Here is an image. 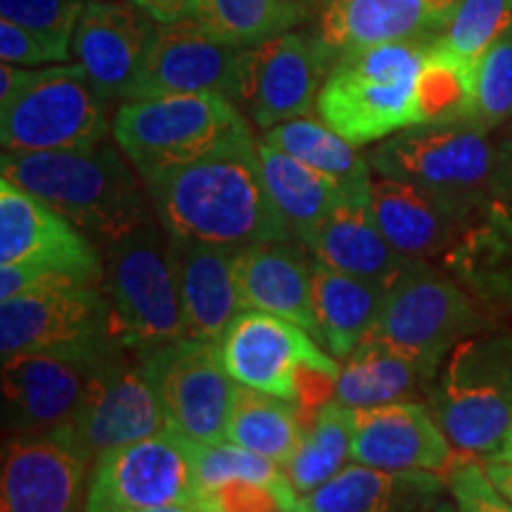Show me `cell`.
I'll return each instance as SVG.
<instances>
[{
	"label": "cell",
	"mask_w": 512,
	"mask_h": 512,
	"mask_svg": "<svg viewBox=\"0 0 512 512\" xmlns=\"http://www.w3.org/2000/svg\"><path fill=\"white\" fill-rule=\"evenodd\" d=\"M512 456V430H510V434H508V439H505V446H503V451L498 453V456L494 458V460H508Z\"/></svg>",
	"instance_id": "49"
},
{
	"label": "cell",
	"mask_w": 512,
	"mask_h": 512,
	"mask_svg": "<svg viewBox=\"0 0 512 512\" xmlns=\"http://www.w3.org/2000/svg\"><path fill=\"white\" fill-rule=\"evenodd\" d=\"M448 491L458 512H512V503L496 489L486 475V467L472 458L460 460L453 467L448 475Z\"/></svg>",
	"instance_id": "42"
},
{
	"label": "cell",
	"mask_w": 512,
	"mask_h": 512,
	"mask_svg": "<svg viewBox=\"0 0 512 512\" xmlns=\"http://www.w3.org/2000/svg\"><path fill=\"white\" fill-rule=\"evenodd\" d=\"M422 512H458L456 508V501H448V498H441L439 503H434L432 508L422 510Z\"/></svg>",
	"instance_id": "48"
},
{
	"label": "cell",
	"mask_w": 512,
	"mask_h": 512,
	"mask_svg": "<svg viewBox=\"0 0 512 512\" xmlns=\"http://www.w3.org/2000/svg\"><path fill=\"white\" fill-rule=\"evenodd\" d=\"M245 311H264L302 325L316 337L313 316V252L294 240L238 247L233 261Z\"/></svg>",
	"instance_id": "24"
},
{
	"label": "cell",
	"mask_w": 512,
	"mask_h": 512,
	"mask_svg": "<svg viewBox=\"0 0 512 512\" xmlns=\"http://www.w3.org/2000/svg\"><path fill=\"white\" fill-rule=\"evenodd\" d=\"M304 432L306 420L294 403L242 384L233 387L226 441L285 465L302 444Z\"/></svg>",
	"instance_id": "33"
},
{
	"label": "cell",
	"mask_w": 512,
	"mask_h": 512,
	"mask_svg": "<svg viewBox=\"0 0 512 512\" xmlns=\"http://www.w3.org/2000/svg\"><path fill=\"white\" fill-rule=\"evenodd\" d=\"M119 351L98 370L74 425L64 434L88 463L117 446L152 437L169 427L150 377L140 366L138 354Z\"/></svg>",
	"instance_id": "16"
},
{
	"label": "cell",
	"mask_w": 512,
	"mask_h": 512,
	"mask_svg": "<svg viewBox=\"0 0 512 512\" xmlns=\"http://www.w3.org/2000/svg\"><path fill=\"white\" fill-rule=\"evenodd\" d=\"M0 57H3V62L29 69L60 64L53 55V50H50L41 38L31 34L29 29L19 27V24L3 17H0Z\"/></svg>",
	"instance_id": "43"
},
{
	"label": "cell",
	"mask_w": 512,
	"mask_h": 512,
	"mask_svg": "<svg viewBox=\"0 0 512 512\" xmlns=\"http://www.w3.org/2000/svg\"><path fill=\"white\" fill-rule=\"evenodd\" d=\"M190 441V439H188ZM192 453V467H195V482H197V496L204 491L216 489V486L226 482H256L271 486V489L290 498L292 503L299 501L294 494L290 479H287L283 465L273 463L259 453L247 451L233 441H214V444H202V441H190Z\"/></svg>",
	"instance_id": "37"
},
{
	"label": "cell",
	"mask_w": 512,
	"mask_h": 512,
	"mask_svg": "<svg viewBox=\"0 0 512 512\" xmlns=\"http://www.w3.org/2000/svg\"><path fill=\"white\" fill-rule=\"evenodd\" d=\"M294 512H297V510H294Z\"/></svg>",
	"instance_id": "52"
},
{
	"label": "cell",
	"mask_w": 512,
	"mask_h": 512,
	"mask_svg": "<svg viewBox=\"0 0 512 512\" xmlns=\"http://www.w3.org/2000/svg\"><path fill=\"white\" fill-rule=\"evenodd\" d=\"M259 157L266 188L290 228L292 240L309 247L320 223L328 219L332 209L349 200L328 178L264 140H259Z\"/></svg>",
	"instance_id": "32"
},
{
	"label": "cell",
	"mask_w": 512,
	"mask_h": 512,
	"mask_svg": "<svg viewBox=\"0 0 512 512\" xmlns=\"http://www.w3.org/2000/svg\"><path fill=\"white\" fill-rule=\"evenodd\" d=\"M503 463H512V456H510L508 460H503Z\"/></svg>",
	"instance_id": "51"
},
{
	"label": "cell",
	"mask_w": 512,
	"mask_h": 512,
	"mask_svg": "<svg viewBox=\"0 0 512 512\" xmlns=\"http://www.w3.org/2000/svg\"><path fill=\"white\" fill-rule=\"evenodd\" d=\"M174 503L197 505V482L190 441L166 427L95 460L83 512H138Z\"/></svg>",
	"instance_id": "13"
},
{
	"label": "cell",
	"mask_w": 512,
	"mask_h": 512,
	"mask_svg": "<svg viewBox=\"0 0 512 512\" xmlns=\"http://www.w3.org/2000/svg\"><path fill=\"white\" fill-rule=\"evenodd\" d=\"M512 121V31L494 43L475 64V98L467 124L484 131Z\"/></svg>",
	"instance_id": "39"
},
{
	"label": "cell",
	"mask_w": 512,
	"mask_h": 512,
	"mask_svg": "<svg viewBox=\"0 0 512 512\" xmlns=\"http://www.w3.org/2000/svg\"><path fill=\"white\" fill-rule=\"evenodd\" d=\"M489 202L460 200L384 176H375L370 188V211L384 238L408 259L432 264H444L470 228L482 221Z\"/></svg>",
	"instance_id": "19"
},
{
	"label": "cell",
	"mask_w": 512,
	"mask_h": 512,
	"mask_svg": "<svg viewBox=\"0 0 512 512\" xmlns=\"http://www.w3.org/2000/svg\"><path fill=\"white\" fill-rule=\"evenodd\" d=\"M261 140L311 166L320 176L335 183L349 202L370 204L375 174L368 157H363L356 145L339 136L323 119L302 117L285 121L264 131Z\"/></svg>",
	"instance_id": "31"
},
{
	"label": "cell",
	"mask_w": 512,
	"mask_h": 512,
	"mask_svg": "<svg viewBox=\"0 0 512 512\" xmlns=\"http://www.w3.org/2000/svg\"><path fill=\"white\" fill-rule=\"evenodd\" d=\"M508 31H512V0H458L444 31L434 41L477 64Z\"/></svg>",
	"instance_id": "38"
},
{
	"label": "cell",
	"mask_w": 512,
	"mask_h": 512,
	"mask_svg": "<svg viewBox=\"0 0 512 512\" xmlns=\"http://www.w3.org/2000/svg\"><path fill=\"white\" fill-rule=\"evenodd\" d=\"M136 354L171 430L202 444L226 439L235 382L216 339L185 335Z\"/></svg>",
	"instance_id": "12"
},
{
	"label": "cell",
	"mask_w": 512,
	"mask_h": 512,
	"mask_svg": "<svg viewBox=\"0 0 512 512\" xmlns=\"http://www.w3.org/2000/svg\"><path fill=\"white\" fill-rule=\"evenodd\" d=\"M242 55L190 17L159 24L128 100L214 93L238 105Z\"/></svg>",
	"instance_id": "18"
},
{
	"label": "cell",
	"mask_w": 512,
	"mask_h": 512,
	"mask_svg": "<svg viewBox=\"0 0 512 512\" xmlns=\"http://www.w3.org/2000/svg\"><path fill=\"white\" fill-rule=\"evenodd\" d=\"M430 43H384L339 55L320 86L318 117L356 147L418 126V79Z\"/></svg>",
	"instance_id": "4"
},
{
	"label": "cell",
	"mask_w": 512,
	"mask_h": 512,
	"mask_svg": "<svg viewBox=\"0 0 512 512\" xmlns=\"http://www.w3.org/2000/svg\"><path fill=\"white\" fill-rule=\"evenodd\" d=\"M91 463L62 437H8L0 512H79Z\"/></svg>",
	"instance_id": "22"
},
{
	"label": "cell",
	"mask_w": 512,
	"mask_h": 512,
	"mask_svg": "<svg viewBox=\"0 0 512 512\" xmlns=\"http://www.w3.org/2000/svg\"><path fill=\"white\" fill-rule=\"evenodd\" d=\"M102 290L112 335L124 349L143 351L188 335L169 235L157 216L107 245Z\"/></svg>",
	"instance_id": "8"
},
{
	"label": "cell",
	"mask_w": 512,
	"mask_h": 512,
	"mask_svg": "<svg viewBox=\"0 0 512 512\" xmlns=\"http://www.w3.org/2000/svg\"><path fill=\"white\" fill-rule=\"evenodd\" d=\"M197 505L204 512H294L297 503L256 482H226L216 489L197 496Z\"/></svg>",
	"instance_id": "41"
},
{
	"label": "cell",
	"mask_w": 512,
	"mask_h": 512,
	"mask_svg": "<svg viewBox=\"0 0 512 512\" xmlns=\"http://www.w3.org/2000/svg\"><path fill=\"white\" fill-rule=\"evenodd\" d=\"M169 235L245 247L292 240L261 169L259 140L245 119L207 155L143 178Z\"/></svg>",
	"instance_id": "1"
},
{
	"label": "cell",
	"mask_w": 512,
	"mask_h": 512,
	"mask_svg": "<svg viewBox=\"0 0 512 512\" xmlns=\"http://www.w3.org/2000/svg\"><path fill=\"white\" fill-rule=\"evenodd\" d=\"M138 512H204V510L195 503H174V505H159V508H147Z\"/></svg>",
	"instance_id": "47"
},
{
	"label": "cell",
	"mask_w": 512,
	"mask_h": 512,
	"mask_svg": "<svg viewBox=\"0 0 512 512\" xmlns=\"http://www.w3.org/2000/svg\"><path fill=\"white\" fill-rule=\"evenodd\" d=\"M311 297L316 339L342 361L368 337L375 325L384 287L337 271L313 256Z\"/></svg>",
	"instance_id": "29"
},
{
	"label": "cell",
	"mask_w": 512,
	"mask_h": 512,
	"mask_svg": "<svg viewBox=\"0 0 512 512\" xmlns=\"http://www.w3.org/2000/svg\"><path fill=\"white\" fill-rule=\"evenodd\" d=\"M448 273L470 290L498 328L512 325V209L491 197L489 209L446 256ZM512 330V328H510Z\"/></svg>",
	"instance_id": "27"
},
{
	"label": "cell",
	"mask_w": 512,
	"mask_h": 512,
	"mask_svg": "<svg viewBox=\"0 0 512 512\" xmlns=\"http://www.w3.org/2000/svg\"><path fill=\"white\" fill-rule=\"evenodd\" d=\"M316 259L337 271L387 287L413 259L396 252L373 219L370 204L342 202L309 242Z\"/></svg>",
	"instance_id": "28"
},
{
	"label": "cell",
	"mask_w": 512,
	"mask_h": 512,
	"mask_svg": "<svg viewBox=\"0 0 512 512\" xmlns=\"http://www.w3.org/2000/svg\"><path fill=\"white\" fill-rule=\"evenodd\" d=\"M157 27L133 0H88L74 31L72 57L107 102L128 100Z\"/></svg>",
	"instance_id": "21"
},
{
	"label": "cell",
	"mask_w": 512,
	"mask_h": 512,
	"mask_svg": "<svg viewBox=\"0 0 512 512\" xmlns=\"http://www.w3.org/2000/svg\"><path fill=\"white\" fill-rule=\"evenodd\" d=\"M124 347L112 335L107 294L100 287L34 290L0 302V356H112Z\"/></svg>",
	"instance_id": "11"
},
{
	"label": "cell",
	"mask_w": 512,
	"mask_h": 512,
	"mask_svg": "<svg viewBox=\"0 0 512 512\" xmlns=\"http://www.w3.org/2000/svg\"><path fill=\"white\" fill-rule=\"evenodd\" d=\"M458 0H328L318 24L320 48L332 62L351 50L384 43L434 41Z\"/></svg>",
	"instance_id": "23"
},
{
	"label": "cell",
	"mask_w": 512,
	"mask_h": 512,
	"mask_svg": "<svg viewBox=\"0 0 512 512\" xmlns=\"http://www.w3.org/2000/svg\"><path fill=\"white\" fill-rule=\"evenodd\" d=\"M434 380L418 363L384 344L363 339L342 358L332 401L347 408H370L384 403H427Z\"/></svg>",
	"instance_id": "30"
},
{
	"label": "cell",
	"mask_w": 512,
	"mask_h": 512,
	"mask_svg": "<svg viewBox=\"0 0 512 512\" xmlns=\"http://www.w3.org/2000/svg\"><path fill=\"white\" fill-rule=\"evenodd\" d=\"M472 98H475V62H467L432 41L418 79L420 124L467 121Z\"/></svg>",
	"instance_id": "36"
},
{
	"label": "cell",
	"mask_w": 512,
	"mask_h": 512,
	"mask_svg": "<svg viewBox=\"0 0 512 512\" xmlns=\"http://www.w3.org/2000/svg\"><path fill=\"white\" fill-rule=\"evenodd\" d=\"M117 147L67 152H3L5 178L34 192L91 240L112 245L155 219L150 192Z\"/></svg>",
	"instance_id": "2"
},
{
	"label": "cell",
	"mask_w": 512,
	"mask_h": 512,
	"mask_svg": "<svg viewBox=\"0 0 512 512\" xmlns=\"http://www.w3.org/2000/svg\"><path fill=\"white\" fill-rule=\"evenodd\" d=\"M230 380L290 401L306 425L332 401L342 361L309 330L264 311H242L219 339Z\"/></svg>",
	"instance_id": "7"
},
{
	"label": "cell",
	"mask_w": 512,
	"mask_h": 512,
	"mask_svg": "<svg viewBox=\"0 0 512 512\" xmlns=\"http://www.w3.org/2000/svg\"><path fill=\"white\" fill-rule=\"evenodd\" d=\"M486 475L496 484V489L512 503V463L503 460H486Z\"/></svg>",
	"instance_id": "46"
},
{
	"label": "cell",
	"mask_w": 512,
	"mask_h": 512,
	"mask_svg": "<svg viewBox=\"0 0 512 512\" xmlns=\"http://www.w3.org/2000/svg\"><path fill=\"white\" fill-rule=\"evenodd\" d=\"M351 460V408L337 401L320 406L306 425L302 444L283 465L294 494L306 496L339 475Z\"/></svg>",
	"instance_id": "35"
},
{
	"label": "cell",
	"mask_w": 512,
	"mask_h": 512,
	"mask_svg": "<svg viewBox=\"0 0 512 512\" xmlns=\"http://www.w3.org/2000/svg\"><path fill=\"white\" fill-rule=\"evenodd\" d=\"M448 477L389 472L351 463L330 482L299 496L297 512H422L444 498Z\"/></svg>",
	"instance_id": "26"
},
{
	"label": "cell",
	"mask_w": 512,
	"mask_h": 512,
	"mask_svg": "<svg viewBox=\"0 0 512 512\" xmlns=\"http://www.w3.org/2000/svg\"><path fill=\"white\" fill-rule=\"evenodd\" d=\"M133 3L140 5L157 24H171L188 17L192 0H133Z\"/></svg>",
	"instance_id": "45"
},
{
	"label": "cell",
	"mask_w": 512,
	"mask_h": 512,
	"mask_svg": "<svg viewBox=\"0 0 512 512\" xmlns=\"http://www.w3.org/2000/svg\"><path fill=\"white\" fill-rule=\"evenodd\" d=\"M427 406L460 456L494 460L512 430V330H484L456 344Z\"/></svg>",
	"instance_id": "6"
},
{
	"label": "cell",
	"mask_w": 512,
	"mask_h": 512,
	"mask_svg": "<svg viewBox=\"0 0 512 512\" xmlns=\"http://www.w3.org/2000/svg\"><path fill=\"white\" fill-rule=\"evenodd\" d=\"M245 119L233 100L214 93L126 100L112 136L140 178L207 155Z\"/></svg>",
	"instance_id": "9"
},
{
	"label": "cell",
	"mask_w": 512,
	"mask_h": 512,
	"mask_svg": "<svg viewBox=\"0 0 512 512\" xmlns=\"http://www.w3.org/2000/svg\"><path fill=\"white\" fill-rule=\"evenodd\" d=\"M107 102L79 62L0 67L3 152H67L105 143Z\"/></svg>",
	"instance_id": "3"
},
{
	"label": "cell",
	"mask_w": 512,
	"mask_h": 512,
	"mask_svg": "<svg viewBox=\"0 0 512 512\" xmlns=\"http://www.w3.org/2000/svg\"><path fill=\"white\" fill-rule=\"evenodd\" d=\"M88 0H0V17L29 29L53 50L57 62H69L76 24Z\"/></svg>",
	"instance_id": "40"
},
{
	"label": "cell",
	"mask_w": 512,
	"mask_h": 512,
	"mask_svg": "<svg viewBox=\"0 0 512 512\" xmlns=\"http://www.w3.org/2000/svg\"><path fill=\"white\" fill-rule=\"evenodd\" d=\"M496 145L489 131L467 121L418 124L384 138L368 155L375 176L470 202L491 200Z\"/></svg>",
	"instance_id": "10"
},
{
	"label": "cell",
	"mask_w": 512,
	"mask_h": 512,
	"mask_svg": "<svg viewBox=\"0 0 512 512\" xmlns=\"http://www.w3.org/2000/svg\"><path fill=\"white\" fill-rule=\"evenodd\" d=\"M351 460L377 470L448 477L465 456L453 448L427 403L399 401L351 408Z\"/></svg>",
	"instance_id": "20"
},
{
	"label": "cell",
	"mask_w": 512,
	"mask_h": 512,
	"mask_svg": "<svg viewBox=\"0 0 512 512\" xmlns=\"http://www.w3.org/2000/svg\"><path fill=\"white\" fill-rule=\"evenodd\" d=\"M330 57L318 41L297 31L245 48L238 105L261 131L311 117L330 72Z\"/></svg>",
	"instance_id": "15"
},
{
	"label": "cell",
	"mask_w": 512,
	"mask_h": 512,
	"mask_svg": "<svg viewBox=\"0 0 512 512\" xmlns=\"http://www.w3.org/2000/svg\"><path fill=\"white\" fill-rule=\"evenodd\" d=\"M491 197L512 209V136L496 143L494 171H491Z\"/></svg>",
	"instance_id": "44"
},
{
	"label": "cell",
	"mask_w": 512,
	"mask_h": 512,
	"mask_svg": "<svg viewBox=\"0 0 512 512\" xmlns=\"http://www.w3.org/2000/svg\"><path fill=\"white\" fill-rule=\"evenodd\" d=\"M169 249L188 335L219 342L228 325L245 311L233 273L238 247L169 235Z\"/></svg>",
	"instance_id": "25"
},
{
	"label": "cell",
	"mask_w": 512,
	"mask_h": 512,
	"mask_svg": "<svg viewBox=\"0 0 512 512\" xmlns=\"http://www.w3.org/2000/svg\"><path fill=\"white\" fill-rule=\"evenodd\" d=\"M29 264L50 268L100 287L105 261L93 240L67 216L24 190L10 178H0V266Z\"/></svg>",
	"instance_id": "17"
},
{
	"label": "cell",
	"mask_w": 512,
	"mask_h": 512,
	"mask_svg": "<svg viewBox=\"0 0 512 512\" xmlns=\"http://www.w3.org/2000/svg\"><path fill=\"white\" fill-rule=\"evenodd\" d=\"M508 136H512V121H510V128H508Z\"/></svg>",
	"instance_id": "50"
},
{
	"label": "cell",
	"mask_w": 512,
	"mask_h": 512,
	"mask_svg": "<svg viewBox=\"0 0 512 512\" xmlns=\"http://www.w3.org/2000/svg\"><path fill=\"white\" fill-rule=\"evenodd\" d=\"M498 325L484 304L446 268L413 259L384 287L370 342L399 351L437 377L444 358L463 339Z\"/></svg>",
	"instance_id": "5"
},
{
	"label": "cell",
	"mask_w": 512,
	"mask_h": 512,
	"mask_svg": "<svg viewBox=\"0 0 512 512\" xmlns=\"http://www.w3.org/2000/svg\"><path fill=\"white\" fill-rule=\"evenodd\" d=\"M112 356L24 354L5 358V434L8 437H64L86 401L93 377Z\"/></svg>",
	"instance_id": "14"
},
{
	"label": "cell",
	"mask_w": 512,
	"mask_h": 512,
	"mask_svg": "<svg viewBox=\"0 0 512 512\" xmlns=\"http://www.w3.org/2000/svg\"><path fill=\"white\" fill-rule=\"evenodd\" d=\"M304 15L297 0H192L188 12L209 34L235 48H254L292 31Z\"/></svg>",
	"instance_id": "34"
}]
</instances>
